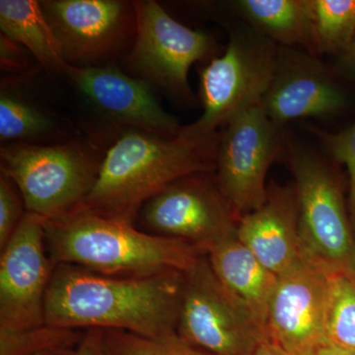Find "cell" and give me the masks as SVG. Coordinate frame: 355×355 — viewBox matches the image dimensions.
<instances>
[{
  "label": "cell",
  "instance_id": "cb8c5ba5",
  "mask_svg": "<svg viewBox=\"0 0 355 355\" xmlns=\"http://www.w3.org/2000/svg\"><path fill=\"white\" fill-rule=\"evenodd\" d=\"M110 355H214L184 342L177 331L158 338L121 331H104Z\"/></svg>",
  "mask_w": 355,
  "mask_h": 355
},
{
  "label": "cell",
  "instance_id": "83f0119b",
  "mask_svg": "<svg viewBox=\"0 0 355 355\" xmlns=\"http://www.w3.org/2000/svg\"><path fill=\"white\" fill-rule=\"evenodd\" d=\"M71 355H110L105 345L104 331L90 329L84 331Z\"/></svg>",
  "mask_w": 355,
  "mask_h": 355
},
{
  "label": "cell",
  "instance_id": "3957f363",
  "mask_svg": "<svg viewBox=\"0 0 355 355\" xmlns=\"http://www.w3.org/2000/svg\"><path fill=\"white\" fill-rule=\"evenodd\" d=\"M217 140L198 142L130 128L102 160L83 205L100 216L132 222L142 205L168 184L216 168Z\"/></svg>",
  "mask_w": 355,
  "mask_h": 355
},
{
  "label": "cell",
  "instance_id": "4fadbf2b",
  "mask_svg": "<svg viewBox=\"0 0 355 355\" xmlns=\"http://www.w3.org/2000/svg\"><path fill=\"white\" fill-rule=\"evenodd\" d=\"M330 275L304 259L277 277L266 316V335L272 342L298 355H308L327 343Z\"/></svg>",
  "mask_w": 355,
  "mask_h": 355
},
{
  "label": "cell",
  "instance_id": "d6986e66",
  "mask_svg": "<svg viewBox=\"0 0 355 355\" xmlns=\"http://www.w3.org/2000/svg\"><path fill=\"white\" fill-rule=\"evenodd\" d=\"M1 34L27 49L44 69L67 71L62 48L42 9L35 0L0 1Z\"/></svg>",
  "mask_w": 355,
  "mask_h": 355
},
{
  "label": "cell",
  "instance_id": "603a6c76",
  "mask_svg": "<svg viewBox=\"0 0 355 355\" xmlns=\"http://www.w3.org/2000/svg\"><path fill=\"white\" fill-rule=\"evenodd\" d=\"M84 331L48 324L26 330L0 331V355H32L73 349L80 342Z\"/></svg>",
  "mask_w": 355,
  "mask_h": 355
},
{
  "label": "cell",
  "instance_id": "8992f818",
  "mask_svg": "<svg viewBox=\"0 0 355 355\" xmlns=\"http://www.w3.org/2000/svg\"><path fill=\"white\" fill-rule=\"evenodd\" d=\"M299 207L303 258L329 273H355V234L340 179L315 154L289 156Z\"/></svg>",
  "mask_w": 355,
  "mask_h": 355
},
{
  "label": "cell",
  "instance_id": "ba28073f",
  "mask_svg": "<svg viewBox=\"0 0 355 355\" xmlns=\"http://www.w3.org/2000/svg\"><path fill=\"white\" fill-rule=\"evenodd\" d=\"M135 40L127 62L137 78L184 102H193L189 83L191 65L214 55L216 44L207 33L193 30L171 17L158 2L133 1Z\"/></svg>",
  "mask_w": 355,
  "mask_h": 355
},
{
  "label": "cell",
  "instance_id": "6da1fadb",
  "mask_svg": "<svg viewBox=\"0 0 355 355\" xmlns=\"http://www.w3.org/2000/svg\"><path fill=\"white\" fill-rule=\"evenodd\" d=\"M186 273L111 277L73 265L55 266L44 322L71 330L121 331L158 338L177 331Z\"/></svg>",
  "mask_w": 355,
  "mask_h": 355
},
{
  "label": "cell",
  "instance_id": "2e32d148",
  "mask_svg": "<svg viewBox=\"0 0 355 355\" xmlns=\"http://www.w3.org/2000/svg\"><path fill=\"white\" fill-rule=\"evenodd\" d=\"M237 238L277 277L304 260L293 183L280 186L270 182L263 207L238 222Z\"/></svg>",
  "mask_w": 355,
  "mask_h": 355
},
{
  "label": "cell",
  "instance_id": "44dd1931",
  "mask_svg": "<svg viewBox=\"0 0 355 355\" xmlns=\"http://www.w3.org/2000/svg\"><path fill=\"white\" fill-rule=\"evenodd\" d=\"M326 342L355 352V273L330 275Z\"/></svg>",
  "mask_w": 355,
  "mask_h": 355
},
{
  "label": "cell",
  "instance_id": "1f68e13d",
  "mask_svg": "<svg viewBox=\"0 0 355 355\" xmlns=\"http://www.w3.org/2000/svg\"><path fill=\"white\" fill-rule=\"evenodd\" d=\"M60 349L49 350V352H40V354H32V355H71L73 352L74 349Z\"/></svg>",
  "mask_w": 355,
  "mask_h": 355
},
{
  "label": "cell",
  "instance_id": "e0dca14e",
  "mask_svg": "<svg viewBox=\"0 0 355 355\" xmlns=\"http://www.w3.org/2000/svg\"><path fill=\"white\" fill-rule=\"evenodd\" d=\"M210 268L266 333L268 304L277 277L261 265L237 236L217 243L205 254Z\"/></svg>",
  "mask_w": 355,
  "mask_h": 355
},
{
  "label": "cell",
  "instance_id": "52a82bcc",
  "mask_svg": "<svg viewBox=\"0 0 355 355\" xmlns=\"http://www.w3.org/2000/svg\"><path fill=\"white\" fill-rule=\"evenodd\" d=\"M177 334L214 355H251L268 338L241 301L217 279L205 254L184 275Z\"/></svg>",
  "mask_w": 355,
  "mask_h": 355
},
{
  "label": "cell",
  "instance_id": "484cf974",
  "mask_svg": "<svg viewBox=\"0 0 355 355\" xmlns=\"http://www.w3.org/2000/svg\"><path fill=\"white\" fill-rule=\"evenodd\" d=\"M21 196V195H20ZM15 190V184L9 178H0V249H3L12 237L25 212L23 198Z\"/></svg>",
  "mask_w": 355,
  "mask_h": 355
},
{
  "label": "cell",
  "instance_id": "7c38bea8",
  "mask_svg": "<svg viewBox=\"0 0 355 355\" xmlns=\"http://www.w3.org/2000/svg\"><path fill=\"white\" fill-rule=\"evenodd\" d=\"M44 219L26 212L0 257V331L43 326L53 266Z\"/></svg>",
  "mask_w": 355,
  "mask_h": 355
},
{
  "label": "cell",
  "instance_id": "9a60e30c",
  "mask_svg": "<svg viewBox=\"0 0 355 355\" xmlns=\"http://www.w3.org/2000/svg\"><path fill=\"white\" fill-rule=\"evenodd\" d=\"M65 74L102 113L130 128L175 139L182 127L160 106L150 85L128 76L112 65L76 67L69 65Z\"/></svg>",
  "mask_w": 355,
  "mask_h": 355
},
{
  "label": "cell",
  "instance_id": "30bf717a",
  "mask_svg": "<svg viewBox=\"0 0 355 355\" xmlns=\"http://www.w3.org/2000/svg\"><path fill=\"white\" fill-rule=\"evenodd\" d=\"M207 174L181 178L147 200L137 214L147 233L184 240L205 254L217 243L237 236L239 220L216 180Z\"/></svg>",
  "mask_w": 355,
  "mask_h": 355
},
{
  "label": "cell",
  "instance_id": "7a4b0ae2",
  "mask_svg": "<svg viewBox=\"0 0 355 355\" xmlns=\"http://www.w3.org/2000/svg\"><path fill=\"white\" fill-rule=\"evenodd\" d=\"M53 266L67 263L111 277L187 273L203 256L195 245L139 230L132 222L100 216L84 207L44 219Z\"/></svg>",
  "mask_w": 355,
  "mask_h": 355
},
{
  "label": "cell",
  "instance_id": "8fae6325",
  "mask_svg": "<svg viewBox=\"0 0 355 355\" xmlns=\"http://www.w3.org/2000/svg\"><path fill=\"white\" fill-rule=\"evenodd\" d=\"M67 64L99 67L133 43L135 2L121 0L41 1Z\"/></svg>",
  "mask_w": 355,
  "mask_h": 355
},
{
  "label": "cell",
  "instance_id": "f1b7e54d",
  "mask_svg": "<svg viewBox=\"0 0 355 355\" xmlns=\"http://www.w3.org/2000/svg\"><path fill=\"white\" fill-rule=\"evenodd\" d=\"M251 355H298L287 352L279 345L272 342L270 338H266L254 350Z\"/></svg>",
  "mask_w": 355,
  "mask_h": 355
},
{
  "label": "cell",
  "instance_id": "f546056e",
  "mask_svg": "<svg viewBox=\"0 0 355 355\" xmlns=\"http://www.w3.org/2000/svg\"><path fill=\"white\" fill-rule=\"evenodd\" d=\"M308 355H355V352L350 350L340 349L330 343H324L317 349L312 350Z\"/></svg>",
  "mask_w": 355,
  "mask_h": 355
},
{
  "label": "cell",
  "instance_id": "ffe728a7",
  "mask_svg": "<svg viewBox=\"0 0 355 355\" xmlns=\"http://www.w3.org/2000/svg\"><path fill=\"white\" fill-rule=\"evenodd\" d=\"M314 55L345 53L355 37V0H307Z\"/></svg>",
  "mask_w": 355,
  "mask_h": 355
},
{
  "label": "cell",
  "instance_id": "5b68a950",
  "mask_svg": "<svg viewBox=\"0 0 355 355\" xmlns=\"http://www.w3.org/2000/svg\"><path fill=\"white\" fill-rule=\"evenodd\" d=\"M2 175L20 191L26 212L55 218L83 205L99 174L98 162L87 146L15 142L2 146Z\"/></svg>",
  "mask_w": 355,
  "mask_h": 355
},
{
  "label": "cell",
  "instance_id": "277c9868",
  "mask_svg": "<svg viewBox=\"0 0 355 355\" xmlns=\"http://www.w3.org/2000/svg\"><path fill=\"white\" fill-rule=\"evenodd\" d=\"M279 46L254 29L236 32L220 57L200 72L203 113L182 128L180 137L217 140V130L237 114L261 105L277 69Z\"/></svg>",
  "mask_w": 355,
  "mask_h": 355
},
{
  "label": "cell",
  "instance_id": "4316f807",
  "mask_svg": "<svg viewBox=\"0 0 355 355\" xmlns=\"http://www.w3.org/2000/svg\"><path fill=\"white\" fill-rule=\"evenodd\" d=\"M24 46L16 43L13 40L1 34L0 37V58L2 69L16 71L27 64V58L23 53Z\"/></svg>",
  "mask_w": 355,
  "mask_h": 355
},
{
  "label": "cell",
  "instance_id": "9c48e42d",
  "mask_svg": "<svg viewBox=\"0 0 355 355\" xmlns=\"http://www.w3.org/2000/svg\"><path fill=\"white\" fill-rule=\"evenodd\" d=\"M279 128L257 105L237 114L218 133L216 182L238 220L268 198L266 176L282 150Z\"/></svg>",
  "mask_w": 355,
  "mask_h": 355
},
{
  "label": "cell",
  "instance_id": "ac0fdd59",
  "mask_svg": "<svg viewBox=\"0 0 355 355\" xmlns=\"http://www.w3.org/2000/svg\"><path fill=\"white\" fill-rule=\"evenodd\" d=\"M235 6L252 29L277 46L315 55L307 0H240Z\"/></svg>",
  "mask_w": 355,
  "mask_h": 355
},
{
  "label": "cell",
  "instance_id": "d4e9b609",
  "mask_svg": "<svg viewBox=\"0 0 355 355\" xmlns=\"http://www.w3.org/2000/svg\"><path fill=\"white\" fill-rule=\"evenodd\" d=\"M321 140L324 150L335 162L345 165L349 174V209L350 222L355 234V123L342 132H326L311 128Z\"/></svg>",
  "mask_w": 355,
  "mask_h": 355
},
{
  "label": "cell",
  "instance_id": "4dcf8cb0",
  "mask_svg": "<svg viewBox=\"0 0 355 355\" xmlns=\"http://www.w3.org/2000/svg\"><path fill=\"white\" fill-rule=\"evenodd\" d=\"M343 65L355 74V37L347 51L342 55Z\"/></svg>",
  "mask_w": 355,
  "mask_h": 355
},
{
  "label": "cell",
  "instance_id": "7402d4cb",
  "mask_svg": "<svg viewBox=\"0 0 355 355\" xmlns=\"http://www.w3.org/2000/svg\"><path fill=\"white\" fill-rule=\"evenodd\" d=\"M55 128L49 114L2 89L0 95V139L1 141L28 142L48 135Z\"/></svg>",
  "mask_w": 355,
  "mask_h": 355
},
{
  "label": "cell",
  "instance_id": "5bb4252c",
  "mask_svg": "<svg viewBox=\"0 0 355 355\" xmlns=\"http://www.w3.org/2000/svg\"><path fill=\"white\" fill-rule=\"evenodd\" d=\"M345 105V93L315 55L279 46L275 76L261 102L275 125L334 116Z\"/></svg>",
  "mask_w": 355,
  "mask_h": 355
}]
</instances>
